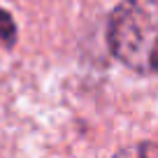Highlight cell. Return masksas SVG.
Wrapping results in <instances>:
<instances>
[{"instance_id": "6da1fadb", "label": "cell", "mask_w": 158, "mask_h": 158, "mask_svg": "<svg viewBox=\"0 0 158 158\" xmlns=\"http://www.w3.org/2000/svg\"><path fill=\"white\" fill-rule=\"evenodd\" d=\"M107 37L121 63L158 74V0H123L109 19Z\"/></svg>"}, {"instance_id": "7a4b0ae2", "label": "cell", "mask_w": 158, "mask_h": 158, "mask_svg": "<svg viewBox=\"0 0 158 158\" xmlns=\"http://www.w3.org/2000/svg\"><path fill=\"white\" fill-rule=\"evenodd\" d=\"M114 158H158V144H135L130 149H123V151H118Z\"/></svg>"}]
</instances>
